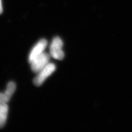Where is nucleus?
Instances as JSON below:
<instances>
[{
    "mask_svg": "<svg viewBox=\"0 0 132 132\" xmlns=\"http://www.w3.org/2000/svg\"><path fill=\"white\" fill-rule=\"evenodd\" d=\"M55 65L53 63H49L46 67L38 73V75L33 80L34 84L36 86H41L44 83L45 80L55 72Z\"/></svg>",
    "mask_w": 132,
    "mask_h": 132,
    "instance_id": "1",
    "label": "nucleus"
},
{
    "mask_svg": "<svg viewBox=\"0 0 132 132\" xmlns=\"http://www.w3.org/2000/svg\"><path fill=\"white\" fill-rule=\"evenodd\" d=\"M62 47V41L59 37H56L53 39L50 47V55L53 59L62 60L64 56Z\"/></svg>",
    "mask_w": 132,
    "mask_h": 132,
    "instance_id": "2",
    "label": "nucleus"
},
{
    "mask_svg": "<svg viewBox=\"0 0 132 132\" xmlns=\"http://www.w3.org/2000/svg\"><path fill=\"white\" fill-rule=\"evenodd\" d=\"M50 57V55L44 52L42 54L30 62L32 72L38 73L41 69L46 67L50 63L49 61Z\"/></svg>",
    "mask_w": 132,
    "mask_h": 132,
    "instance_id": "3",
    "label": "nucleus"
},
{
    "mask_svg": "<svg viewBox=\"0 0 132 132\" xmlns=\"http://www.w3.org/2000/svg\"><path fill=\"white\" fill-rule=\"evenodd\" d=\"M47 46V41L46 39H41L35 46L32 47L28 57L29 62L35 59L36 57L40 56L44 52L45 48Z\"/></svg>",
    "mask_w": 132,
    "mask_h": 132,
    "instance_id": "4",
    "label": "nucleus"
},
{
    "mask_svg": "<svg viewBox=\"0 0 132 132\" xmlns=\"http://www.w3.org/2000/svg\"><path fill=\"white\" fill-rule=\"evenodd\" d=\"M8 114V106L7 103L0 104V128L5 125Z\"/></svg>",
    "mask_w": 132,
    "mask_h": 132,
    "instance_id": "5",
    "label": "nucleus"
},
{
    "mask_svg": "<svg viewBox=\"0 0 132 132\" xmlns=\"http://www.w3.org/2000/svg\"><path fill=\"white\" fill-rule=\"evenodd\" d=\"M16 89V84L13 81H10L8 83L6 89L5 91V94H6L7 98L10 100L12 95H13L15 90Z\"/></svg>",
    "mask_w": 132,
    "mask_h": 132,
    "instance_id": "6",
    "label": "nucleus"
},
{
    "mask_svg": "<svg viewBox=\"0 0 132 132\" xmlns=\"http://www.w3.org/2000/svg\"><path fill=\"white\" fill-rule=\"evenodd\" d=\"M10 100L7 98L5 93H0V104L2 103H8Z\"/></svg>",
    "mask_w": 132,
    "mask_h": 132,
    "instance_id": "7",
    "label": "nucleus"
},
{
    "mask_svg": "<svg viewBox=\"0 0 132 132\" xmlns=\"http://www.w3.org/2000/svg\"><path fill=\"white\" fill-rule=\"evenodd\" d=\"M3 12V7H2V0H0V14H1Z\"/></svg>",
    "mask_w": 132,
    "mask_h": 132,
    "instance_id": "8",
    "label": "nucleus"
}]
</instances>
